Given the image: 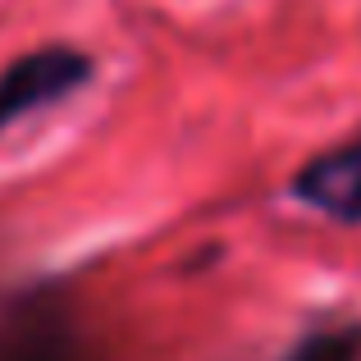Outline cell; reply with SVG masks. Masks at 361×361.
<instances>
[{
  "label": "cell",
  "mask_w": 361,
  "mask_h": 361,
  "mask_svg": "<svg viewBox=\"0 0 361 361\" xmlns=\"http://www.w3.org/2000/svg\"><path fill=\"white\" fill-rule=\"evenodd\" d=\"M97 73L87 51L69 42H46L23 51L18 60H9L0 69V133L14 128L18 119L51 110L60 101H69L73 92H82Z\"/></svg>",
  "instance_id": "obj_1"
},
{
  "label": "cell",
  "mask_w": 361,
  "mask_h": 361,
  "mask_svg": "<svg viewBox=\"0 0 361 361\" xmlns=\"http://www.w3.org/2000/svg\"><path fill=\"white\" fill-rule=\"evenodd\" d=\"M288 192L307 211L325 215L343 229H357L361 224V133L307 156L293 169Z\"/></svg>",
  "instance_id": "obj_2"
},
{
  "label": "cell",
  "mask_w": 361,
  "mask_h": 361,
  "mask_svg": "<svg viewBox=\"0 0 361 361\" xmlns=\"http://www.w3.org/2000/svg\"><path fill=\"white\" fill-rule=\"evenodd\" d=\"M357 357H361V329H316L283 361H357Z\"/></svg>",
  "instance_id": "obj_3"
}]
</instances>
